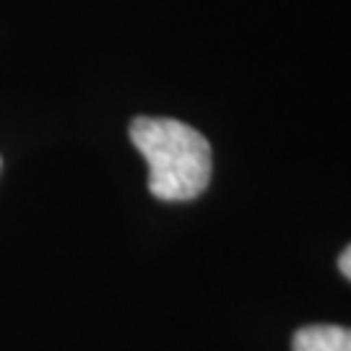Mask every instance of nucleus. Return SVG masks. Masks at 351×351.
I'll return each mask as SVG.
<instances>
[{
    "label": "nucleus",
    "mask_w": 351,
    "mask_h": 351,
    "mask_svg": "<svg viewBox=\"0 0 351 351\" xmlns=\"http://www.w3.org/2000/svg\"><path fill=\"white\" fill-rule=\"evenodd\" d=\"M130 141L149 162L154 198L182 203L198 198L211 182V143L195 128L172 117H136Z\"/></svg>",
    "instance_id": "f257e3e1"
},
{
    "label": "nucleus",
    "mask_w": 351,
    "mask_h": 351,
    "mask_svg": "<svg viewBox=\"0 0 351 351\" xmlns=\"http://www.w3.org/2000/svg\"><path fill=\"white\" fill-rule=\"evenodd\" d=\"M339 268H341V274H343V276L351 281V245L346 247V250H343V255L339 258Z\"/></svg>",
    "instance_id": "7ed1b4c3"
},
{
    "label": "nucleus",
    "mask_w": 351,
    "mask_h": 351,
    "mask_svg": "<svg viewBox=\"0 0 351 351\" xmlns=\"http://www.w3.org/2000/svg\"><path fill=\"white\" fill-rule=\"evenodd\" d=\"M291 351H351V328L307 326L291 341Z\"/></svg>",
    "instance_id": "f03ea898"
},
{
    "label": "nucleus",
    "mask_w": 351,
    "mask_h": 351,
    "mask_svg": "<svg viewBox=\"0 0 351 351\" xmlns=\"http://www.w3.org/2000/svg\"><path fill=\"white\" fill-rule=\"evenodd\" d=\"M0 164H3V162H0Z\"/></svg>",
    "instance_id": "20e7f679"
}]
</instances>
